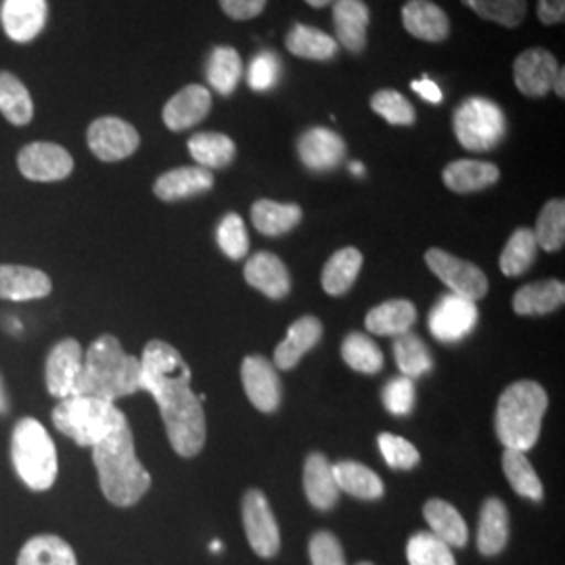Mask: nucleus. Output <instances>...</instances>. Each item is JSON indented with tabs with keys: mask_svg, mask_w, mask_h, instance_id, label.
<instances>
[{
	"mask_svg": "<svg viewBox=\"0 0 565 565\" xmlns=\"http://www.w3.org/2000/svg\"><path fill=\"white\" fill-rule=\"evenodd\" d=\"M18 565H78L74 548L60 536L42 534L30 539L18 557Z\"/></svg>",
	"mask_w": 565,
	"mask_h": 565,
	"instance_id": "37",
	"label": "nucleus"
},
{
	"mask_svg": "<svg viewBox=\"0 0 565 565\" xmlns=\"http://www.w3.org/2000/svg\"><path fill=\"white\" fill-rule=\"evenodd\" d=\"M310 7H315V9H323L327 4H331L333 0H306Z\"/></svg>",
	"mask_w": 565,
	"mask_h": 565,
	"instance_id": "57",
	"label": "nucleus"
},
{
	"mask_svg": "<svg viewBox=\"0 0 565 565\" xmlns=\"http://www.w3.org/2000/svg\"><path fill=\"white\" fill-rule=\"evenodd\" d=\"M478 324V306L461 296L446 294L429 312V331L436 340L457 343L465 340Z\"/></svg>",
	"mask_w": 565,
	"mask_h": 565,
	"instance_id": "11",
	"label": "nucleus"
},
{
	"mask_svg": "<svg viewBox=\"0 0 565 565\" xmlns=\"http://www.w3.org/2000/svg\"><path fill=\"white\" fill-rule=\"evenodd\" d=\"M303 492L310 505L321 511L333 509L340 499L333 465L321 452H312L303 463Z\"/></svg>",
	"mask_w": 565,
	"mask_h": 565,
	"instance_id": "24",
	"label": "nucleus"
},
{
	"mask_svg": "<svg viewBox=\"0 0 565 565\" xmlns=\"http://www.w3.org/2000/svg\"><path fill=\"white\" fill-rule=\"evenodd\" d=\"M323 338V324L317 317H302L289 327L285 340L275 350V366L289 371L302 361L303 354L310 352Z\"/></svg>",
	"mask_w": 565,
	"mask_h": 565,
	"instance_id": "25",
	"label": "nucleus"
},
{
	"mask_svg": "<svg viewBox=\"0 0 565 565\" xmlns=\"http://www.w3.org/2000/svg\"><path fill=\"white\" fill-rule=\"evenodd\" d=\"M403 25L411 36L425 42H443L450 34L448 15L431 0H408L403 7Z\"/></svg>",
	"mask_w": 565,
	"mask_h": 565,
	"instance_id": "20",
	"label": "nucleus"
},
{
	"mask_svg": "<svg viewBox=\"0 0 565 565\" xmlns=\"http://www.w3.org/2000/svg\"><path fill=\"white\" fill-rule=\"evenodd\" d=\"M82 352L81 343L72 338L57 343L46 359V390L51 396L65 401L72 396H78L81 384Z\"/></svg>",
	"mask_w": 565,
	"mask_h": 565,
	"instance_id": "13",
	"label": "nucleus"
},
{
	"mask_svg": "<svg viewBox=\"0 0 565 565\" xmlns=\"http://www.w3.org/2000/svg\"><path fill=\"white\" fill-rule=\"evenodd\" d=\"M218 245L231 260H242L249 249V237L239 214H226L216 233Z\"/></svg>",
	"mask_w": 565,
	"mask_h": 565,
	"instance_id": "47",
	"label": "nucleus"
},
{
	"mask_svg": "<svg viewBox=\"0 0 565 565\" xmlns=\"http://www.w3.org/2000/svg\"><path fill=\"white\" fill-rule=\"evenodd\" d=\"M455 135L469 151H490L499 147L507 135L505 111L484 97L465 99L455 109Z\"/></svg>",
	"mask_w": 565,
	"mask_h": 565,
	"instance_id": "7",
	"label": "nucleus"
},
{
	"mask_svg": "<svg viewBox=\"0 0 565 565\" xmlns=\"http://www.w3.org/2000/svg\"><path fill=\"white\" fill-rule=\"evenodd\" d=\"M499 177H501L499 166L490 162H478V160L450 162L443 172L446 186L455 193L484 191V189L499 181Z\"/></svg>",
	"mask_w": 565,
	"mask_h": 565,
	"instance_id": "26",
	"label": "nucleus"
},
{
	"mask_svg": "<svg viewBox=\"0 0 565 565\" xmlns=\"http://www.w3.org/2000/svg\"><path fill=\"white\" fill-rule=\"evenodd\" d=\"M9 411V396H7V390L2 384V377H0V415H7Z\"/></svg>",
	"mask_w": 565,
	"mask_h": 565,
	"instance_id": "56",
	"label": "nucleus"
},
{
	"mask_svg": "<svg viewBox=\"0 0 565 565\" xmlns=\"http://www.w3.org/2000/svg\"><path fill=\"white\" fill-rule=\"evenodd\" d=\"M333 23L338 32V44L350 53H361L366 46V30L371 23V11L363 0H333Z\"/></svg>",
	"mask_w": 565,
	"mask_h": 565,
	"instance_id": "23",
	"label": "nucleus"
},
{
	"mask_svg": "<svg viewBox=\"0 0 565 565\" xmlns=\"http://www.w3.org/2000/svg\"><path fill=\"white\" fill-rule=\"evenodd\" d=\"M359 565H373V564H369V562H363V564H359Z\"/></svg>",
	"mask_w": 565,
	"mask_h": 565,
	"instance_id": "60",
	"label": "nucleus"
},
{
	"mask_svg": "<svg viewBox=\"0 0 565 565\" xmlns=\"http://www.w3.org/2000/svg\"><path fill=\"white\" fill-rule=\"evenodd\" d=\"M285 46L291 55L308 61H331L338 55L340 44L317 28L296 23L285 36Z\"/></svg>",
	"mask_w": 565,
	"mask_h": 565,
	"instance_id": "29",
	"label": "nucleus"
},
{
	"mask_svg": "<svg viewBox=\"0 0 565 565\" xmlns=\"http://www.w3.org/2000/svg\"><path fill=\"white\" fill-rule=\"evenodd\" d=\"M186 147L191 158L210 172L231 166L237 156L235 141L223 132H198L189 139Z\"/></svg>",
	"mask_w": 565,
	"mask_h": 565,
	"instance_id": "32",
	"label": "nucleus"
},
{
	"mask_svg": "<svg viewBox=\"0 0 565 565\" xmlns=\"http://www.w3.org/2000/svg\"><path fill=\"white\" fill-rule=\"evenodd\" d=\"M298 156L312 172L335 170L345 158V142L329 128H310L298 141Z\"/></svg>",
	"mask_w": 565,
	"mask_h": 565,
	"instance_id": "18",
	"label": "nucleus"
},
{
	"mask_svg": "<svg viewBox=\"0 0 565 565\" xmlns=\"http://www.w3.org/2000/svg\"><path fill=\"white\" fill-rule=\"evenodd\" d=\"M564 300V282L548 279V281L530 282L522 287L513 298V308L518 315H524V317L548 315L557 310Z\"/></svg>",
	"mask_w": 565,
	"mask_h": 565,
	"instance_id": "31",
	"label": "nucleus"
},
{
	"mask_svg": "<svg viewBox=\"0 0 565 565\" xmlns=\"http://www.w3.org/2000/svg\"><path fill=\"white\" fill-rule=\"evenodd\" d=\"M380 450L384 455L385 463L390 465L392 469H401V471H408L419 463V450L411 445L406 438L394 436V434H382L380 436Z\"/></svg>",
	"mask_w": 565,
	"mask_h": 565,
	"instance_id": "48",
	"label": "nucleus"
},
{
	"mask_svg": "<svg viewBox=\"0 0 565 565\" xmlns=\"http://www.w3.org/2000/svg\"><path fill=\"white\" fill-rule=\"evenodd\" d=\"M406 559L411 565H457L450 546L431 532H417L408 541Z\"/></svg>",
	"mask_w": 565,
	"mask_h": 565,
	"instance_id": "45",
	"label": "nucleus"
},
{
	"mask_svg": "<svg viewBox=\"0 0 565 565\" xmlns=\"http://www.w3.org/2000/svg\"><path fill=\"white\" fill-rule=\"evenodd\" d=\"M142 390L160 406L168 440L181 457L200 455L205 445L202 401L191 387V369L179 350L162 340L142 350Z\"/></svg>",
	"mask_w": 565,
	"mask_h": 565,
	"instance_id": "1",
	"label": "nucleus"
},
{
	"mask_svg": "<svg viewBox=\"0 0 565 565\" xmlns=\"http://www.w3.org/2000/svg\"><path fill=\"white\" fill-rule=\"evenodd\" d=\"M86 141L93 156L102 162H120L139 149L141 137L132 124L114 116H105L88 126Z\"/></svg>",
	"mask_w": 565,
	"mask_h": 565,
	"instance_id": "10",
	"label": "nucleus"
},
{
	"mask_svg": "<svg viewBox=\"0 0 565 565\" xmlns=\"http://www.w3.org/2000/svg\"><path fill=\"white\" fill-rule=\"evenodd\" d=\"M279 74H281V61L270 53V51H263L260 55H256L252 60L249 65V72H247V84L252 90H258L264 93L268 88H273L277 81H279Z\"/></svg>",
	"mask_w": 565,
	"mask_h": 565,
	"instance_id": "49",
	"label": "nucleus"
},
{
	"mask_svg": "<svg viewBox=\"0 0 565 565\" xmlns=\"http://www.w3.org/2000/svg\"><path fill=\"white\" fill-rule=\"evenodd\" d=\"M553 90L564 99L565 97V67L559 65V70H557V76H555V81H553Z\"/></svg>",
	"mask_w": 565,
	"mask_h": 565,
	"instance_id": "55",
	"label": "nucleus"
},
{
	"mask_svg": "<svg viewBox=\"0 0 565 565\" xmlns=\"http://www.w3.org/2000/svg\"><path fill=\"white\" fill-rule=\"evenodd\" d=\"M224 13L235 21H247L258 18L268 0H218Z\"/></svg>",
	"mask_w": 565,
	"mask_h": 565,
	"instance_id": "52",
	"label": "nucleus"
},
{
	"mask_svg": "<svg viewBox=\"0 0 565 565\" xmlns=\"http://www.w3.org/2000/svg\"><path fill=\"white\" fill-rule=\"evenodd\" d=\"M0 114L15 126H25L34 118L32 95L11 72H0Z\"/></svg>",
	"mask_w": 565,
	"mask_h": 565,
	"instance_id": "38",
	"label": "nucleus"
},
{
	"mask_svg": "<svg viewBox=\"0 0 565 565\" xmlns=\"http://www.w3.org/2000/svg\"><path fill=\"white\" fill-rule=\"evenodd\" d=\"M93 461L99 473L103 494L114 505L132 507L151 488V476L137 457L135 438L128 424L93 446Z\"/></svg>",
	"mask_w": 565,
	"mask_h": 565,
	"instance_id": "2",
	"label": "nucleus"
},
{
	"mask_svg": "<svg viewBox=\"0 0 565 565\" xmlns=\"http://www.w3.org/2000/svg\"><path fill=\"white\" fill-rule=\"evenodd\" d=\"M545 387L536 382H518L509 385L499 398L494 429L507 450L527 452L536 445L545 417Z\"/></svg>",
	"mask_w": 565,
	"mask_h": 565,
	"instance_id": "4",
	"label": "nucleus"
},
{
	"mask_svg": "<svg viewBox=\"0 0 565 565\" xmlns=\"http://www.w3.org/2000/svg\"><path fill=\"white\" fill-rule=\"evenodd\" d=\"M308 551L312 565H345L342 545L331 532H317L310 539Z\"/></svg>",
	"mask_w": 565,
	"mask_h": 565,
	"instance_id": "51",
	"label": "nucleus"
},
{
	"mask_svg": "<svg viewBox=\"0 0 565 565\" xmlns=\"http://www.w3.org/2000/svg\"><path fill=\"white\" fill-rule=\"evenodd\" d=\"M345 364L359 373H380L384 366V352L377 343L363 333H350L342 343Z\"/></svg>",
	"mask_w": 565,
	"mask_h": 565,
	"instance_id": "41",
	"label": "nucleus"
},
{
	"mask_svg": "<svg viewBox=\"0 0 565 565\" xmlns=\"http://www.w3.org/2000/svg\"><path fill=\"white\" fill-rule=\"evenodd\" d=\"M394 356H396L398 369L403 371L404 377H408V380L422 377L431 369L429 350L415 333H404V335L396 338Z\"/></svg>",
	"mask_w": 565,
	"mask_h": 565,
	"instance_id": "43",
	"label": "nucleus"
},
{
	"mask_svg": "<svg viewBox=\"0 0 565 565\" xmlns=\"http://www.w3.org/2000/svg\"><path fill=\"white\" fill-rule=\"evenodd\" d=\"M53 289L51 279L30 266L0 264V300L11 302H28L46 298Z\"/></svg>",
	"mask_w": 565,
	"mask_h": 565,
	"instance_id": "19",
	"label": "nucleus"
},
{
	"mask_svg": "<svg viewBox=\"0 0 565 565\" xmlns=\"http://www.w3.org/2000/svg\"><path fill=\"white\" fill-rule=\"evenodd\" d=\"M534 237L539 247L545 252H557L565 242V203L564 200H551L539 214Z\"/></svg>",
	"mask_w": 565,
	"mask_h": 565,
	"instance_id": "42",
	"label": "nucleus"
},
{
	"mask_svg": "<svg viewBox=\"0 0 565 565\" xmlns=\"http://www.w3.org/2000/svg\"><path fill=\"white\" fill-rule=\"evenodd\" d=\"M245 281L263 291L270 300H281L291 289V277L281 258L270 252H260L245 264Z\"/></svg>",
	"mask_w": 565,
	"mask_h": 565,
	"instance_id": "21",
	"label": "nucleus"
},
{
	"mask_svg": "<svg viewBox=\"0 0 565 565\" xmlns=\"http://www.w3.org/2000/svg\"><path fill=\"white\" fill-rule=\"evenodd\" d=\"M539 254V243L532 228H518L507 242L501 254V270L507 277H520L534 264Z\"/></svg>",
	"mask_w": 565,
	"mask_h": 565,
	"instance_id": "40",
	"label": "nucleus"
},
{
	"mask_svg": "<svg viewBox=\"0 0 565 565\" xmlns=\"http://www.w3.org/2000/svg\"><path fill=\"white\" fill-rule=\"evenodd\" d=\"M242 57L233 46H216L212 51L205 67V76L218 95L231 97L242 81Z\"/></svg>",
	"mask_w": 565,
	"mask_h": 565,
	"instance_id": "36",
	"label": "nucleus"
},
{
	"mask_svg": "<svg viewBox=\"0 0 565 565\" xmlns=\"http://www.w3.org/2000/svg\"><path fill=\"white\" fill-rule=\"evenodd\" d=\"M350 170H352V172H354V174H363V172H364L363 163L354 162V163H352V166H350Z\"/></svg>",
	"mask_w": 565,
	"mask_h": 565,
	"instance_id": "58",
	"label": "nucleus"
},
{
	"mask_svg": "<svg viewBox=\"0 0 565 565\" xmlns=\"http://www.w3.org/2000/svg\"><path fill=\"white\" fill-rule=\"evenodd\" d=\"M417 319V310L408 300H390V302L380 303L366 315V329L373 335H390L398 338L408 333Z\"/></svg>",
	"mask_w": 565,
	"mask_h": 565,
	"instance_id": "30",
	"label": "nucleus"
},
{
	"mask_svg": "<svg viewBox=\"0 0 565 565\" xmlns=\"http://www.w3.org/2000/svg\"><path fill=\"white\" fill-rule=\"evenodd\" d=\"M539 20L555 25L565 20V0H539Z\"/></svg>",
	"mask_w": 565,
	"mask_h": 565,
	"instance_id": "53",
	"label": "nucleus"
},
{
	"mask_svg": "<svg viewBox=\"0 0 565 565\" xmlns=\"http://www.w3.org/2000/svg\"><path fill=\"white\" fill-rule=\"evenodd\" d=\"M425 263L429 266V270L450 289V294L461 296L471 302H478L484 298L488 291V279L476 264L461 260L438 247H431L425 254Z\"/></svg>",
	"mask_w": 565,
	"mask_h": 565,
	"instance_id": "8",
	"label": "nucleus"
},
{
	"mask_svg": "<svg viewBox=\"0 0 565 565\" xmlns=\"http://www.w3.org/2000/svg\"><path fill=\"white\" fill-rule=\"evenodd\" d=\"M411 86H413V90H415L419 97H424L425 102L438 105V103H443V99H445V95H443L440 86H438L436 82L429 81V78H424V81H415L413 84H411Z\"/></svg>",
	"mask_w": 565,
	"mask_h": 565,
	"instance_id": "54",
	"label": "nucleus"
},
{
	"mask_svg": "<svg viewBox=\"0 0 565 565\" xmlns=\"http://www.w3.org/2000/svg\"><path fill=\"white\" fill-rule=\"evenodd\" d=\"M503 471H505L509 484L513 486V490H515L520 497L530 499V501H536V503L543 501L545 488H543L541 478L536 476L534 467L527 461L525 452H520V450H507L505 448V455H503Z\"/></svg>",
	"mask_w": 565,
	"mask_h": 565,
	"instance_id": "39",
	"label": "nucleus"
},
{
	"mask_svg": "<svg viewBox=\"0 0 565 565\" xmlns=\"http://www.w3.org/2000/svg\"><path fill=\"white\" fill-rule=\"evenodd\" d=\"M243 387L258 411L275 413L281 404V382L270 361L264 356H247L242 366Z\"/></svg>",
	"mask_w": 565,
	"mask_h": 565,
	"instance_id": "15",
	"label": "nucleus"
},
{
	"mask_svg": "<svg viewBox=\"0 0 565 565\" xmlns=\"http://www.w3.org/2000/svg\"><path fill=\"white\" fill-rule=\"evenodd\" d=\"M371 109L392 126H411L417 120V111L398 90H380L371 97Z\"/></svg>",
	"mask_w": 565,
	"mask_h": 565,
	"instance_id": "46",
	"label": "nucleus"
},
{
	"mask_svg": "<svg viewBox=\"0 0 565 565\" xmlns=\"http://www.w3.org/2000/svg\"><path fill=\"white\" fill-rule=\"evenodd\" d=\"M385 408L396 415V417H406L411 415L415 406V384L408 377H396L384 387Z\"/></svg>",
	"mask_w": 565,
	"mask_h": 565,
	"instance_id": "50",
	"label": "nucleus"
},
{
	"mask_svg": "<svg viewBox=\"0 0 565 565\" xmlns=\"http://www.w3.org/2000/svg\"><path fill=\"white\" fill-rule=\"evenodd\" d=\"M11 459L21 482L30 490H49L57 480V450L46 427L32 417L15 425L11 438Z\"/></svg>",
	"mask_w": 565,
	"mask_h": 565,
	"instance_id": "5",
	"label": "nucleus"
},
{
	"mask_svg": "<svg viewBox=\"0 0 565 565\" xmlns=\"http://www.w3.org/2000/svg\"><path fill=\"white\" fill-rule=\"evenodd\" d=\"M478 18L505 28H518L525 20V0H461Z\"/></svg>",
	"mask_w": 565,
	"mask_h": 565,
	"instance_id": "44",
	"label": "nucleus"
},
{
	"mask_svg": "<svg viewBox=\"0 0 565 565\" xmlns=\"http://www.w3.org/2000/svg\"><path fill=\"white\" fill-rule=\"evenodd\" d=\"M210 548H212V551H221V548H223V545H221V543H218V541H214V543H212V545H210Z\"/></svg>",
	"mask_w": 565,
	"mask_h": 565,
	"instance_id": "59",
	"label": "nucleus"
},
{
	"mask_svg": "<svg viewBox=\"0 0 565 565\" xmlns=\"http://www.w3.org/2000/svg\"><path fill=\"white\" fill-rule=\"evenodd\" d=\"M363 254L356 247H343L324 264L321 282L329 296H342L359 279Z\"/></svg>",
	"mask_w": 565,
	"mask_h": 565,
	"instance_id": "35",
	"label": "nucleus"
},
{
	"mask_svg": "<svg viewBox=\"0 0 565 565\" xmlns=\"http://www.w3.org/2000/svg\"><path fill=\"white\" fill-rule=\"evenodd\" d=\"M425 520L431 527V534L438 536L448 546H465L469 539V530L463 515L446 501L431 499L424 507Z\"/></svg>",
	"mask_w": 565,
	"mask_h": 565,
	"instance_id": "33",
	"label": "nucleus"
},
{
	"mask_svg": "<svg viewBox=\"0 0 565 565\" xmlns=\"http://www.w3.org/2000/svg\"><path fill=\"white\" fill-rule=\"evenodd\" d=\"M302 216V207L298 203L260 200L252 205V223L266 237H279L289 233L300 224Z\"/></svg>",
	"mask_w": 565,
	"mask_h": 565,
	"instance_id": "28",
	"label": "nucleus"
},
{
	"mask_svg": "<svg viewBox=\"0 0 565 565\" xmlns=\"http://www.w3.org/2000/svg\"><path fill=\"white\" fill-rule=\"evenodd\" d=\"M53 424L78 446H97L126 422L114 403L93 396H72L53 411Z\"/></svg>",
	"mask_w": 565,
	"mask_h": 565,
	"instance_id": "6",
	"label": "nucleus"
},
{
	"mask_svg": "<svg viewBox=\"0 0 565 565\" xmlns=\"http://www.w3.org/2000/svg\"><path fill=\"white\" fill-rule=\"evenodd\" d=\"M333 473H335L338 488L348 492L350 497H356L361 501H377L384 497L385 488L382 478L363 463L342 461L333 465Z\"/></svg>",
	"mask_w": 565,
	"mask_h": 565,
	"instance_id": "34",
	"label": "nucleus"
},
{
	"mask_svg": "<svg viewBox=\"0 0 565 565\" xmlns=\"http://www.w3.org/2000/svg\"><path fill=\"white\" fill-rule=\"evenodd\" d=\"M212 109V95L202 84H189L163 107V124L172 132H182L207 118Z\"/></svg>",
	"mask_w": 565,
	"mask_h": 565,
	"instance_id": "16",
	"label": "nucleus"
},
{
	"mask_svg": "<svg viewBox=\"0 0 565 565\" xmlns=\"http://www.w3.org/2000/svg\"><path fill=\"white\" fill-rule=\"evenodd\" d=\"M214 186V174L202 166H184L162 174L156 184L153 193L162 202H181L186 198L205 193Z\"/></svg>",
	"mask_w": 565,
	"mask_h": 565,
	"instance_id": "22",
	"label": "nucleus"
},
{
	"mask_svg": "<svg viewBox=\"0 0 565 565\" xmlns=\"http://www.w3.org/2000/svg\"><path fill=\"white\" fill-rule=\"evenodd\" d=\"M49 18L46 0H4L0 21L7 36L15 42L34 41Z\"/></svg>",
	"mask_w": 565,
	"mask_h": 565,
	"instance_id": "17",
	"label": "nucleus"
},
{
	"mask_svg": "<svg viewBox=\"0 0 565 565\" xmlns=\"http://www.w3.org/2000/svg\"><path fill=\"white\" fill-rule=\"evenodd\" d=\"M142 390L141 359L126 354L118 338L102 335L84 352L78 396L107 403Z\"/></svg>",
	"mask_w": 565,
	"mask_h": 565,
	"instance_id": "3",
	"label": "nucleus"
},
{
	"mask_svg": "<svg viewBox=\"0 0 565 565\" xmlns=\"http://www.w3.org/2000/svg\"><path fill=\"white\" fill-rule=\"evenodd\" d=\"M18 166L30 181L57 182L74 172V158L57 142H30L21 149Z\"/></svg>",
	"mask_w": 565,
	"mask_h": 565,
	"instance_id": "12",
	"label": "nucleus"
},
{
	"mask_svg": "<svg viewBox=\"0 0 565 565\" xmlns=\"http://www.w3.org/2000/svg\"><path fill=\"white\" fill-rule=\"evenodd\" d=\"M243 527L247 543L254 548L256 555L270 559L281 548V534L279 525L270 511L268 499L260 490H249L243 497Z\"/></svg>",
	"mask_w": 565,
	"mask_h": 565,
	"instance_id": "9",
	"label": "nucleus"
},
{
	"mask_svg": "<svg viewBox=\"0 0 565 565\" xmlns=\"http://www.w3.org/2000/svg\"><path fill=\"white\" fill-rule=\"evenodd\" d=\"M557 60L546 49L534 46L524 51L513 63V81L518 90L530 99H543L553 90L557 76Z\"/></svg>",
	"mask_w": 565,
	"mask_h": 565,
	"instance_id": "14",
	"label": "nucleus"
},
{
	"mask_svg": "<svg viewBox=\"0 0 565 565\" xmlns=\"http://www.w3.org/2000/svg\"><path fill=\"white\" fill-rule=\"evenodd\" d=\"M509 541V511L501 499H488L480 513L478 548L486 557L499 555Z\"/></svg>",
	"mask_w": 565,
	"mask_h": 565,
	"instance_id": "27",
	"label": "nucleus"
}]
</instances>
